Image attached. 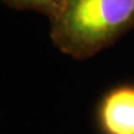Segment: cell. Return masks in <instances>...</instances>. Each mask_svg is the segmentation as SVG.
<instances>
[{
  "instance_id": "cell-1",
  "label": "cell",
  "mask_w": 134,
  "mask_h": 134,
  "mask_svg": "<svg viewBox=\"0 0 134 134\" xmlns=\"http://www.w3.org/2000/svg\"><path fill=\"white\" fill-rule=\"evenodd\" d=\"M133 27L134 0H64L50 38L65 55L88 59Z\"/></svg>"
},
{
  "instance_id": "cell-2",
  "label": "cell",
  "mask_w": 134,
  "mask_h": 134,
  "mask_svg": "<svg viewBox=\"0 0 134 134\" xmlns=\"http://www.w3.org/2000/svg\"><path fill=\"white\" fill-rule=\"evenodd\" d=\"M98 134H134V84L113 86L95 108Z\"/></svg>"
},
{
  "instance_id": "cell-3",
  "label": "cell",
  "mask_w": 134,
  "mask_h": 134,
  "mask_svg": "<svg viewBox=\"0 0 134 134\" xmlns=\"http://www.w3.org/2000/svg\"><path fill=\"white\" fill-rule=\"evenodd\" d=\"M2 2L14 9L38 11L47 16L50 21L60 11L64 0H2Z\"/></svg>"
}]
</instances>
